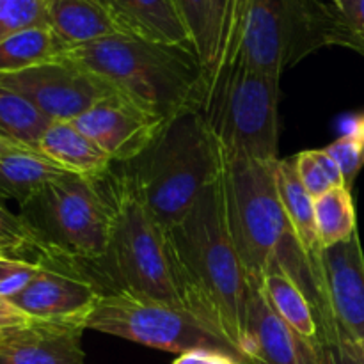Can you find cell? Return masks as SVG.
Masks as SVG:
<instances>
[{"instance_id":"35","label":"cell","mask_w":364,"mask_h":364,"mask_svg":"<svg viewBox=\"0 0 364 364\" xmlns=\"http://www.w3.org/2000/svg\"><path fill=\"white\" fill-rule=\"evenodd\" d=\"M311 153H313V156H315L316 162H318V166L322 167L323 174L327 176L329 183L333 185V187H345L343 174H341L340 166L336 164V160H334L333 156H331L323 148L322 149H311Z\"/></svg>"},{"instance_id":"38","label":"cell","mask_w":364,"mask_h":364,"mask_svg":"<svg viewBox=\"0 0 364 364\" xmlns=\"http://www.w3.org/2000/svg\"><path fill=\"white\" fill-rule=\"evenodd\" d=\"M2 334H4V333H0V340H2Z\"/></svg>"},{"instance_id":"20","label":"cell","mask_w":364,"mask_h":364,"mask_svg":"<svg viewBox=\"0 0 364 364\" xmlns=\"http://www.w3.org/2000/svg\"><path fill=\"white\" fill-rule=\"evenodd\" d=\"M70 46L48 27H32L0 41V73H14L63 59Z\"/></svg>"},{"instance_id":"4","label":"cell","mask_w":364,"mask_h":364,"mask_svg":"<svg viewBox=\"0 0 364 364\" xmlns=\"http://www.w3.org/2000/svg\"><path fill=\"white\" fill-rule=\"evenodd\" d=\"M124 166L121 173L135 194L169 231L219 174L223 155L203 121L201 109H194L167 121L149 148Z\"/></svg>"},{"instance_id":"17","label":"cell","mask_w":364,"mask_h":364,"mask_svg":"<svg viewBox=\"0 0 364 364\" xmlns=\"http://www.w3.org/2000/svg\"><path fill=\"white\" fill-rule=\"evenodd\" d=\"M46 23L70 50L121 34L102 0H48Z\"/></svg>"},{"instance_id":"18","label":"cell","mask_w":364,"mask_h":364,"mask_svg":"<svg viewBox=\"0 0 364 364\" xmlns=\"http://www.w3.org/2000/svg\"><path fill=\"white\" fill-rule=\"evenodd\" d=\"M276 181L288 219H290L291 226L297 231L299 240L304 245L309 259H311L315 269L318 270L323 279V247L318 238V230H316L315 199L309 196V192L306 191L301 178H299L297 167H295V155L277 160Z\"/></svg>"},{"instance_id":"33","label":"cell","mask_w":364,"mask_h":364,"mask_svg":"<svg viewBox=\"0 0 364 364\" xmlns=\"http://www.w3.org/2000/svg\"><path fill=\"white\" fill-rule=\"evenodd\" d=\"M31 320L32 318L27 313L21 311V309L18 308V306H14L7 297H2V295H0V333L25 326V323H28Z\"/></svg>"},{"instance_id":"16","label":"cell","mask_w":364,"mask_h":364,"mask_svg":"<svg viewBox=\"0 0 364 364\" xmlns=\"http://www.w3.org/2000/svg\"><path fill=\"white\" fill-rule=\"evenodd\" d=\"M38 151L78 176L103 178L112 171V160L73 121H52L39 139Z\"/></svg>"},{"instance_id":"26","label":"cell","mask_w":364,"mask_h":364,"mask_svg":"<svg viewBox=\"0 0 364 364\" xmlns=\"http://www.w3.org/2000/svg\"><path fill=\"white\" fill-rule=\"evenodd\" d=\"M323 149L340 166L345 187L352 188L355 178L364 167V116L358 117L350 130L345 132Z\"/></svg>"},{"instance_id":"37","label":"cell","mask_w":364,"mask_h":364,"mask_svg":"<svg viewBox=\"0 0 364 364\" xmlns=\"http://www.w3.org/2000/svg\"><path fill=\"white\" fill-rule=\"evenodd\" d=\"M361 347H363V350H364V341H363V343H361Z\"/></svg>"},{"instance_id":"1","label":"cell","mask_w":364,"mask_h":364,"mask_svg":"<svg viewBox=\"0 0 364 364\" xmlns=\"http://www.w3.org/2000/svg\"><path fill=\"white\" fill-rule=\"evenodd\" d=\"M223 153V149H220ZM277 162L230 159L223 153V192L231 240L249 284L259 287L272 272L287 274L309 301L318 338L336 336L326 283L309 259L287 215L276 181Z\"/></svg>"},{"instance_id":"31","label":"cell","mask_w":364,"mask_h":364,"mask_svg":"<svg viewBox=\"0 0 364 364\" xmlns=\"http://www.w3.org/2000/svg\"><path fill=\"white\" fill-rule=\"evenodd\" d=\"M38 269V262L0 256V295L7 299L13 297L32 279Z\"/></svg>"},{"instance_id":"5","label":"cell","mask_w":364,"mask_h":364,"mask_svg":"<svg viewBox=\"0 0 364 364\" xmlns=\"http://www.w3.org/2000/svg\"><path fill=\"white\" fill-rule=\"evenodd\" d=\"M20 210L38 240L39 255L95 265L105 256L116 215L110 173L103 178L63 174Z\"/></svg>"},{"instance_id":"12","label":"cell","mask_w":364,"mask_h":364,"mask_svg":"<svg viewBox=\"0 0 364 364\" xmlns=\"http://www.w3.org/2000/svg\"><path fill=\"white\" fill-rule=\"evenodd\" d=\"M73 123L112 162L128 164L149 148L167 121L112 91Z\"/></svg>"},{"instance_id":"25","label":"cell","mask_w":364,"mask_h":364,"mask_svg":"<svg viewBox=\"0 0 364 364\" xmlns=\"http://www.w3.org/2000/svg\"><path fill=\"white\" fill-rule=\"evenodd\" d=\"M191 34L196 53L205 64L206 73L215 52V14L212 0H173Z\"/></svg>"},{"instance_id":"32","label":"cell","mask_w":364,"mask_h":364,"mask_svg":"<svg viewBox=\"0 0 364 364\" xmlns=\"http://www.w3.org/2000/svg\"><path fill=\"white\" fill-rule=\"evenodd\" d=\"M295 167H297V173L302 185H304V188L309 192V196H311L313 199L320 198V196L326 194L329 188H333V185L329 183L327 176L323 174L322 167L318 166V162H316L315 156H313L311 149L301 151L299 155H295Z\"/></svg>"},{"instance_id":"13","label":"cell","mask_w":364,"mask_h":364,"mask_svg":"<svg viewBox=\"0 0 364 364\" xmlns=\"http://www.w3.org/2000/svg\"><path fill=\"white\" fill-rule=\"evenodd\" d=\"M327 299L338 329L352 340L364 341V252L355 231L348 240L322 252Z\"/></svg>"},{"instance_id":"36","label":"cell","mask_w":364,"mask_h":364,"mask_svg":"<svg viewBox=\"0 0 364 364\" xmlns=\"http://www.w3.org/2000/svg\"><path fill=\"white\" fill-rule=\"evenodd\" d=\"M20 149H28V148H25V146H20V144H14V142L6 141V139L0 137V155H4V153L20 151Z\"/></svg>"},{"instance_id":"9","label":"cell","mask_w":364,"mask_h":364,"mask_svg":"<svg viewBox=\"0 0 364 364\" xmlns=\"http://www.w3.org/2000/svg\"><path fill=\"white\" fill-rule=\"evenodd\" d=\"M85 329L180 355L192 350L223 352L249 364L237 347L188 309L124 291H107L87 318Z\"/></svg>"},{"instance_id":"10","label":"cell","mask_w":364,"mask_h":364,"mask_svg":"<svg viewBox=\"0 0 364 364\" xmlns=\"http://www.w3.org/2000/svg\"><path fill=\"white\" fill-rule=\"evenodd\" d=\"M36 262L38 272L9 301L32 320L85 329L87 318L105 295L102 287L78 269V263L66 258L41 252Z\"/></svg>"},{"instance_id":"24","label":"cell","mask_w":364,"mask_h":364,"mask_svg":"<svg viewBox=\"0 0 364 364\" xmlns=\"http://www.w3.org/2000/svg\"><path fill=\"white\" fill-rule=\"evenodd\" d=\"M215 14V52L208 78L237 63L249 0H212Z\"/></svg>"},{"instance_id":"15","label":"cell","mask_w":364,"mask_h":364,"mask_svg":"<svg viewBox=\"0 0 364 364\" xmlns=\"http://www.w3.org/2000/svg\"><path fill=\"white\" fill-rule=\"evenodd\" d=\"M102 4L123 36L194 50L173 0H102Z\"/></svg>"},{"instance_id":"3","label":"cell","mask_w":364,"mask_h":364,"mask_svg":"<svg viewBox=\"0 0 364 364\" xmlns=\"http://www.w3.org/2000/svg\"><path fill=\"white\" fill-rule=\"evenodd\" d=\"M66 57L166 121L201 109L208 87L205 64L187 46L116 34L71 48Z\"/></svg>"},{"instance_id":"27","label":"cell","mask_w":364,"mask_h":364,"mask_svg":"<svg viewBox=\"0 0 364 364\" xmlns=\"http://www.w3.org/2000/svg\"><path fill=\"white\" fill-rule=\"evenodd\" d=\"M39 256V244L31 228L25 224L20 213H13L0 203V256L28 259L27 255ZM32 262V259H28Z\"/></svg>"},{"instance_id":"14","label":"cell","mask_w":364,"mask_h":364,"mask_svg":"<svg viewBox=\"0 0 364 364\" xmlns=\"http://www.w3.org/2000/svg\"><path fill=\"white\" fill-rule=\"evenodd\" d=\"M84 331L80 326L43 320L4 331L0 364H85Z\"/></svg>"},{"instance_id":"8","label":"cell","mask_w":364,"mask_h":364,"mask_svg":"<svg viewBox=\"0 0 364 364\" xmlns=\"http://www.w3.org/2000/svg\"><path fill=\"white\" fill-rule=\"evenodd\" d=\"M329 45H336V18L327 0H249L237 60L283 77Z\"/></svg>"},{"instance_id":"28","label":"cell","mask_w":364,"mask_h":364,"mask_svg":"<svg viewBox=\"0 0 364 364\" xmlns=\"http://www.w3.org/2000/svg\"><path fill=\"white\" fill-rule=\"evenodd\" d=\"M48 0H0V41L46 23Z\"/></svg>"},{"instance_id":"7","label":"cell","mask_w":364,"mask_h":364,"mask_svg":"<svg viewBox=\"0 0 364 364\" xmlns=\"http://www.w3.org/2000/svg\"><path fill=\"white\" fill-rule=\"evenodd\" d=\"M110 185L116 215L105 256L95 263L112 284L110 291L183 308L167 231L148 212L123 173L110 171Z\"/></svg>"},{"instance_id":"11","label":"cell","mask_w":364,"mask_h":364,"mask_svg":"<svg viewBox=\"0 0 364 364\" xmlns=\"http://www.w3.org/2000/svg\"><path fill=\"white\" fill-rule=\"evenodd\" d=\"M0 85L23 96L50 121H75L114 91L66 55L14 73H0Z\"/></svg>"},{"instance_id":"29","label":"cell","mask_w":364,"mask_h":364,"mask_svg":"<svg viewBox=\"0 0 364 364\" xmlns=\"http://www.w3.org/2000/svg\"><path fill=\"white\" fill-rule=\"evenodd\" d=\"M336 18V45L364 57V0H327Z\"/></svg>"},{"instance_id":"19","label":"cell","mask_w":364,"mask_h":364,"mask_svg":"<svg viewBox=\"0 0 364 364\" xmlns=\"http://www.w3.org/2000/svg\"><path fill=\"white\" fill-rule=\"evenodd\" d=\"M66 173L34 149L4 153L0 155V198L14 199L21 206Z\"/></svg>"},{"instance_id":"30","label":"cell","mask_w":364,"mask_h":364,"mask_svg":"<svg viewBox=\"0 0 364 364\" xmlns=\"http://www.w3.org/2000/svg\"><path fill=\"white\" fill-rule=\"evenodd\" d=\"M322 364H364V350L361 343L338 329L336 336L323 340L318 338Z\"/></svg>"},{"instance_id":"23","label":"cell","mask_w":364,"mask_h":364,"mask_svg":"<svg viewBox=\"0 0 364 364\" xmlns=\"http://www.w3.org/2000/svg\"><path fill=\"white\" fill-rule=\"evenodd\" d=\"M315 217L322 247L348 240L358 231L352 188L333 187L315 199Z\"/></svg>"},{"instance_id":"21","label":"cell","mask_w":364,"mask_h":364,"mask_svg":"<svg viewBox=\"0 0 364 364\" xmlns=\"http://www.w3.org/2000/svg\"><path fill=\"white\" fill-rule=\"evenodd\" d=\"M259 288L277 315L301 336L308 340H318V323L309 301L301 288L281 272H272L263 277Z\"/></svg>"},{"instance_id":"22","label":"cell","mask_w":364,"mask_h":364,"mask_svg":"<svg viewBox=\"0 0 364 364\" xmlns=\"http://www.w3.org/2000/svg\"><path fill=\"white\" fill-rule=\"evenodd\" d=\"M52 121L13 89L0 85V137L38 151V142Z\"/></svg>"},{"instance_id":"2","label":"cell","mask_w":364,"mask_h":364,"mask_svg":"<svg viewBox=\"0 0 364 364\" xmlns=\"http://www.w3.org/2000/svg\"><path fill=\"white\" fill-rule=\"evenodd\" d=\"M167 245L183 308L242 352L251 284L228 228L223 166L183 220L167 231Z\"/></svg>"},{"instance_id":"6","label":"cell","mask_w":364,"mask_h":364,"mask_svg":"<svg viewBox=\"0 0 364 364\" xmlns=\"http://www.w3.org/2000/svg\"><path fill=\"white\" fill-rule=\"evenodd\" d=\"M279 82L240 60L208 78L201 116L224 155L279 160Z\"/></svg>"},{"instance_id":"34","label":"cell","mask_w":364,"mask_h":364,"mask_svg":"<svg viewBox=\"0 0 364 364\" xmlns=\"http://www.w3.org/2000/svg\"><path fill=\"white\" fill-rule=\"evenodd\" d=\"M173 364H244L231 355L213 350L185 352Z\"/></svg>"}]
</instances>
